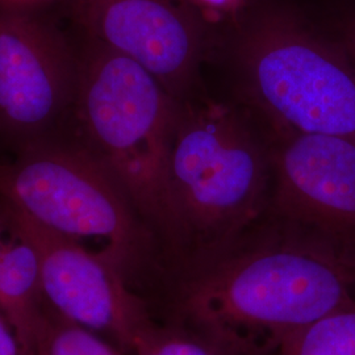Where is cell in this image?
I'll return each instance as SVG.
<instances>
[{"mask_svg":"<svg viewBox=\"0 0 355 355\" xmlns=\"http://www.w3.org/2000/svg\"><path fill=\"white\" fill-rule=\"evenodd\" d=\"M354 297V250L321 236L229 255L184 283L178 308L218 355H275Z\"/></svg>","mask_w":355,"mask_h":355,"instance_id":"obj_1","label":"cell"},{"mask_svg":"<svg viewBox=\"0 0 355 355\" xmlns=\"http://www.w3.org/2000/svg\"><path fill=\"white\" fill-rule=\"evenodd\" d=\"M79 86L70 137L127 193L155 239L182 241L168 162L180 101L142 66L79 38Z\"/></svg>","mask_w":355,"mask_h":355,"instance_id":"obj_2","label":"cell"},{"mask_svg":"<svg viewBox=\"0 0 355 355\" xmlns=\"http://www.w3.org/2000/svg\"><path fill=\"white\" fill-rule=\"evenodd\" d=\"M0 199L73 240H101L135 287L153 265L155 237L102 162L67 136L0 164Z\"/></svg>","mask_w":355,"mask_h":355,"instance_id":"obj_3","label":"cell"},{"mask_svg":"<svg viewBox=\"0 0 355 355\" xmlns=\"http://www.w3.org/2000/svg\"><path fill=\"white\" fill-rule=\"evenodd\" d=\"M239 53L255 101L290 133L355 142V64L299 15L265 7L242 20Z\"/></svg>","mask_w":355,"mask_h":355,"instance_id":"obj_4","label":"cell"},{"mask_svg":"<svg viewBox=\"0 0 355 355\" xmlns=\"http://www.w3.org/2000/svg\"><path fill=\"white\" fill-rule=\"evenodd\" d=\"M168 178L182 240L191 233L220 241L258 214L266 166L240 116L212 103L180 108Z\"/></svg>","mask_w":355,"mask_h":355,"instance_id":"obj_5","label":"cell"},{"mask_svg":"<svg viewBox=\"0 0 355 355\" xmlns=\"http://www.w3.org/2000/svg\"><path fill=\"white\" fill-rule=\"evenodd\" d=\"M79 46L31 3L0 0V139L16 153L67 137Z\"/></svg>","mask_w":355,"mask_h":355,"instance_id":"obj_6","label":"cell"},{"mask_svg":"<svg viewBox=\"0 0 355 355\" xmlns=\"http://www.w3.org/2000/svg\"><path fill=\"white\" fill-rule=\"evenodd\" d=\"M1 202L37 254L45 304L130 352L135 336L153 318L148 302L130 287L121 265L107 250H89Z\"/></svg>","mask_w":355,"mask_h":355,"instance_id":"obj_7","label":"cell"},{"mask_svg":"<svg viewBox=\"0 0 355 355\" xmlns=\"http://www.w3.org/2000/svg\"><path fill=\"white\" fill-rule=\"evenodd\" d=\"M71 19L79 38L140 64L180 101L204 32L187 0H71Z\"/></svg>","mask_w":355,"mask_h":355,"instance_id":"obj_8","label":"cell"},{"mask_svg":"<svg viewBox=\"0 0 355 355\" xmlns=\"http://www.w3.org/2000/svg\"><path fill=\"white\" fill-rule=\"evenodd\" d=\"M284 215L352 249L355 241V142L290 133L275 159Z\"/></svg>","mask_w":355,"mask_h":355,"instance_id":"obj_9","label":"cell"},{"mask_svg":"<svg viewBox=\"0 0 355 355\" xmlns=\"http://www.w3.org/2000/svg\"><path fill=\"white\" fill-rule=\"evenodd\" d=\"M275 355H355V297L292 334Z\"/></svg>","mask_w":355,"mask_h":355,"instance_id":"obj_10","label":"cell"},{"mask_svg":"<svg viewBox=\"0 0 355 355\" xmlns=\"http://www.w3.org/2000/svg\"><path fill=\"white\" fill-rule=\"evenodd\" d=\"M33 355L123 354L95 331L66 320L45 304Z\"/></svg>","mask_w":355,"mask_h":355,"instance_id":"obj_11","label":"cell"},{"mask_svg":"<svg viewBox=\"0 0 355 355\" xmlns=\"http://www.w3.org/2000/svg\"><path fill=\"white\" fill-rule=\"evenodd\" d=\"M130 352L135 355H218L200 338L158 325L154 320L137 331Z\"/></svg>","mask_w":355,"mask_h":355,"instance_id":"obj_12","label":"cell"},{"mask_svg":"<svg viewBox=\"0 0 355 355\" xmlns=\"http://www.w3.org/2000/svg\"><path fill=\"white\" fill-rule=\"evenodd\" d=\"M26 243L24 236L15 225L12 217L0 200V278Z\"/></svg>","mask_w":355,"mask_h":355,"instance_id":"obj_13","label":"cell"},{"mask_svg":"<svg viewBox=\"0 0 355 355\" xmlns=\"http://www.w3.org/2000/svg\"><path fill=\"white\" fill-rule=\"evenodd\" d=\"M191 6L209 19H223L227 16H240L252 0H187Z\"/></svg>","mask_w":355,"mask_h":355,"instance_id":"obj_14","label":"cell"},{"mask_svg":"<svg viewBox=\"0 0 355 355\" xmlns=\"http://www.w3.org/2000/svg\"><path fill=\"white\" fill-rule=\"evenodd\" d=\"M0 355H32L26 352L11 324L0 312Z\"/></svg>","mask_w":355,"mask_h":355,"instance_id":"obj_15","label":"cell"},{"mask_svg":"<svg viewBox=\"0 0 355 355\" xmlns=\"http://www.w3.org/2000/svg\"><path fill=\"white\" fill-rule=\"evenodd\" d=\"M337 42L355 64V12L346 13L337 23Z\"/></svg>","mask_w":355,"mask_h":355,"instance_id":"obj_16","label":"cell"},{"mask_svg":"<svg viewBox=\"0 0 355 355\" xmlns=\"http://www.w3.org/2000/svg\"><path fill=\"white\" fill-rule=\"evenodd\" d=\"M12 1H21V3H31V4H33V3H37L40 0H12Z\"/></svg>","mask_w":355,"mask_h":355,"instance_id":"obj_17","label":"cell"}]
</instances>
